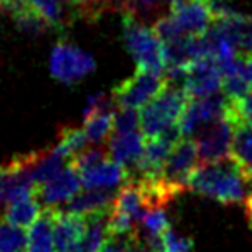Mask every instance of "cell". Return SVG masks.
Instances as JSON below:
<instances>
[{
	"instance_id": "obj_1",
	"label": "cell",
	"mask_w": 252,
	"mask_h": 252,
	"mask_svg": "<svg viewBox=\"0 0 252 252\" xmlns=\"http://www.w3.org/2000/svg\"><path fill=\"white\" fill-rule=\"evenodd\" d=\"M251 180L242 173L233 159L214 162V164H199L190 178V190L199 195L209 197L213 200L230 206L244 204L251 189Z\"/></svg>"
},
{
	"instance_id": "obj_2",
	"label": "cell",
	"mask_w": 252,
	"mask_h": 252,
	"mask_svg": "<svg viewBox=\"0 0 252 252\" xmlns=\"http://www.w3.org/2000/svg\"><path fill=\"white\" fill-rule=\"evenodd\" d=\"M189 100V95L183 88L166 83L158 97L152 98L144 109H140V130L144 137L147 140L158 138L166 130L180 125Z\"/></svg>"
},
{
	"instance_id": "obj_3",
	"label": "cell",
	"mask_w": 252,
	"mask_h": 252,
	"mask_svg": "<svg viewBox=\"0 0 252 252\" xmlns=\"http://www.w3.org/2000/svg\"><path fill=\"white\" fill-rule=\"evenodd\" d=\"M123 40H125L126 50L137 63V69L164 74V47H162L161 40L156 36V33L152 32V28L137 21L131 16H125Z\"/></svg>"
},
{
	"instance_id": "obj_4",
	"label": "cell",
	"mask_w": 252,
	"mask_h": 252,
	"mask_svg": "<svg viewBox=\"0 0 252 252\" xmlns=\"http://www.w3.org/2000/svg\"><path fill=\"white\" fill-rule=\"evenodd\" d=\"M52 30H66L78 19H95L105 11L102 0H25Z\"/></svg>"
},
{
	"instance_id": "obj_5",
	"label": "cell",
	"mask_w": 252,
	"mask_h": 252,
	"mask_svg": "<svg viewBox=\"0 0 252 252\" xmlns=\"http://www.w3.org/2000/svg\"><path fill=\"white\" fill-rule=\"evenodd\" d=\"M230 105L231 100L224 95V92L206 98H190L180 119V130H182L183 138L195 140L207 128L226 118Z\"/></svg>"
},
{
	"instance_id": "obj_6",
	"label": "cell",
	"mask_w": 252,
	"mask_h": 252,
	"mask_svg": "<svg viewBox=\"0 0 252 252\" xmlns=\"http://www.w3.org/2000/svg\"><path fill=\"white\" fill-rule=\"evenodd\" d=\"M164 74L137 69V73L128 80L121 81L112 88V100L119 109H144L152 98L164 88Z\"/></svg>"
},
{
	"instance_id": "obj_7",
	"label": "cell",
	"mask_w": 252,
	"mask_h": 252,
	"mask_svg": "<svg viewBox=\"0 0 252 252\" xmlns=\"http://www.w3.org/2000/svg\"><path fill=\"white\" fill-rule=\"evenodd\" d=\"M50 73L64 85H74L95 71V59L74 43L59 42L50 52Z\"/></svg>"
},
{
	"instance_id": "obj_8",
	"label": "cell",
	"mask_w": 252,
	"mask_h": 252,
	"mask_svg": "<svg viewBox=\"0 0 252 252\" xmlns=\"http://www.w3.org/2000/svg\"><path fill=\"white\" fill-rule=\"evenodd\" d=\"M233 135L235 123L228 116L207 128L204 133H200L193 140L199 152V164H214V162L231 159Z\"/></svg>"
},
{
	"instance_id": "obj_9",
	"label": "cell",
	"mask_w": 252,
	"mask_h": 252,
	"mask_svg": "<svg viewBox=\"0 0 252 252\" xmlns=\"http://www.w3.org/2000/svg\"><path fill=\"white\" fill-rule=\"evenodd\" d=\"M197 166H199V152H197L195 142L183 138L182 142L176 144V147L169 154L161 176L169 185L183 193L190 190L189 183Z\"/></svg>"
},
{
	"instance_id": "obj_10",
	"label": "cell",
	"mask_w": 252,
	"mask_h": 252,
	"mask_svg": "<svg viewBox=\"0 0 252 252\" xmlns=\"http://www.w3.org/2000/svg\"><path fill=\"white\" fill-rule=\"evenodd\" d=\"M189 98H206L223 92V74L213 59H204L187 67L183 87Z\"/></svg>"
},
{
	"instance_id": "obj_11",
	"label": "cell",
	"mask_w": 252,
	"mask_h": 252,
	"mask_svg": "<svg viewBox=\"0 0 252 252\" xmlns=\"http://www.w3.org/2000/svg\"><path fill=\"white\" fill-rule=\"evenodd\" d=\"M169 16L185 35H204L214 21L206 0H176L169 5Z\"/></svg>"
},
{
	"instance_id": "obj_12",
	"label": "cell",
	"mask_w": 252,
	"mask_h": 252,
	"mask_svg": "<svg viewBox=\"0 0 252 252\" xmlns=\"http://www.w3.org/2000/svg\"><path fill=\"white\" fill-rule=\"evenodd\" d=\"M81 187L83 185H81L80 175L73 166L67 164V168L61 175H57L56 178L50 180L45 185L36 187L35 195L43 206V209L45 207H56L57 204H67L71 199H74L81 192Z\"/></svg>"
},
{
	"instance_id": "obj_13",
	"label": "cell",
	"mask_w": 252,
	"mask_h": 252,
	"mask_svg": "<svg viewBox=\"0 0 252 252\" xmlns=\"http://www.w3.org/2000/svg\"><path fill=\"white\" fill-rule=\"evenodd\" d=\"M85 218L54 207V247L56 252H73L85 235Z\"/></svg>"
},
{
	"instance_id": "obj_14",
	"label": "cell",
	"mask_w": 252,
	"mask_h": 252,
	"mask_svg": "<svg viewBox=\"0 0 252 252\" xmlns=\"http://www.w3.org/2000/svg\"><path fill=\"white\" fill-rule=\"evenodd\" d=\"M145 142L147 138L140 130L125 135L112 133L107 140V154L111 156L112 161L121 164L126 171H131L144 156Z\"/></svg>"
},
{
	"instance_id": "obj_15",
	"label": "cell",
	"mask_w": 252,
	"mask_h": 252,
	"mask_svg": "<svg viewBox=\"0 0 252 252\" xmlns=\"http://www.w3.org/2000/svg\"><path fill=\"white\" fill-rule=\"evenodd\" d=\"M78 175H80L81 185L87 190H114L125 185L130 176L121 164L114 162L112 159H105L104 162Z\"/></svg>"
},
{
	"instance_id": "obj_16",
	"label": "cell",
	"mask_w": 252,
	"mask_h": 252,
	"mask_svg": "<svg viewBox=\"0 0 252 252\" xmlns=\"http://www.w3.org/2000/svg\"><path fill=\"white\" fill-rule=\"evenodd\" d=\"M116 199L114 190H87L78 193L74 199H71L63 211L76 216H88V214L98 213V211H107L112 207Z\"/></svg>"
},
{
	"instance_id": "obj_17",
	"label": "cell",
	"mask_w": 252,
	"mask_h": 252,
	"mask_svg": "<svg viewBox=\"0 0 252 252\" xmlns=\"http://www.w3.org/2000/svg\"><path fill=\"white\" fill-rule=\"evenodd\" d=\"M112 213L128 218V220H131L138 226V223H140V220L144 218V214L147 213V206H145L144 195H142L137 183L128 180V182L118 190L114 204H112Z\"/></svg>"
},
{
	"instance_id": "obj_18",
	"label": "cell",
	"mask_w": 252,
	"mask_h": 252,
	"mask_svg": "<svg viewBox=\"0 0 252 252\" xmlns=\"http://www.w3.org/2000/svg\"><path fill=\"white\" fill-rule=\"evenodd\" d=\"M42 213L43 206L36 199V195H32L9 204L4 209V220L11 226L19 228V230H28L40 220Z\"/></svg>"
},
{
	"instance_id": "obj_19",
	"label": "cell",
	"mask_w": 252,
	"mask_h": 252,
	"mask_svg": "<svg viewBox=\"0 0 252 252\" xmlns=\"http://www.w3.org/2000/svg\"><path fill=\"white\" fill-rule=\"evenodd\" d=\"M66 162L67 159L56 147L40 152L38 159H36L35 166L32 169V180L35 183V187L45 185L50 180L56 178L57 175H61L67 168Z\"/></svg>"
},
{
	"instance_id": "obj_20",
	"label": "cell",
	"mask_w": 252,
	"mask_h": 252,
	"mask_svg": "<svg viewBox=\"0 0 252 252\" xmlns=\"http://www.w3.org/2000/svg\"><path fill=\"white\" fill-rule=\"evenodd\" d=\"M231 159L252 182V125L238 123L235 126Z\"/></svg>"
},
{
	"instance_id": "obj_21",
	"label": "cell",
	"mask_w": 252,
	"mask_h": 252,
	"mask_svg": "<svg viewBox=\"0 0 252 252\" xmlns=\"http://www.w3.org/2000/svg\"><path fill=\"white\" fill-rule=\"evenodd\" d=\"M114 116L116 107L102 109V111L83 116V131L88 142H94V144L107 142L114 130Z\"/></svg>"
},
{
	"instance_id": "obj_22",
	"label": "cell",
	"mask_w": 252,
	"mask_h": 252,
	"mask_svg": "<svg viewBox=\"0 0 252 252\" xmlns=\"http://www.w3.org/2000/svg\"><path fill=\"white\" fill-rule=\"evenodd\" d=\"M88 138L85 135L83 128H76V126H63L59 131V142L54 147L67 159H74L80 156L81 152L87 151Z\"/></svg>"
},
{
	"instance_id": "obj_23",
	"label": "cell",
	"mask_w": 252,
	"mask_h": 252,
	"mask_svg": "<svg viewBox=\"0 0 252 252\" xmlns=\"http://www.w3.org/2000/svg\"><path fill=\"white\" fill-rule=\"evenodd\" d=\"M28 233L7 223H0V252H26Z\"/></svg>"
},
{
	"instance_id": "obj_24",
	"label": "cell",
	"mask_w": 252,
	"mask_h": 252,
	"mask_svg": "<svg viewBox=\"0 0 252 252\" xmlns=\"http://www.w3.org/2000/svg\"><path fill=\"white\" fill-rule=\"evenodd\" d=\"M138 130H140V112L135 109H118L116 111L112 133L125 135Z\"/></svg>"
},
{
	"instance_id": "obj_25",
	"label": "cell",
	"mask_w": 252,
	"mask_h": 252,
	"mask_svg": "<svg viewBox=\"0 0 252 252\" xmlns=\"http://www.w3.org/2000/svg\"><path fill=\"white\" fill-rule=\"evenodd\" d=\"M152 32H154L156 36L161 40L162 45L175 42V40L182 38V36L185 35V33L180 30V26L175 23V19H173L169 14L162 16V18H159L156 23H152Z\"/></svg>"
},
{
	"instance_id": "obj_26",
	"label": "cell",
	"mask_w": 252,
	"mask_h": 252,
	"mask_svg": "<svg viewBox=\"0 0 252 252\" xmlns=\"http://www.w3.org/2000/svg\"><path fill=\"white\" fill-rule=\"evenodd\" d=\"M166 252H192L193 242L190 237L176 233L175 230H168L162 237Z\"/></svg>"
},
{
	"instance_id": "obj_27",
	"label": "cell",
	"mask_w": 252,
	"mask_h": 252,
	"mask_svg": "<svg viewBox=\"0 0 252 252\" xmlns=\"http://www.w3.org/2000/svg\"><path fill=\"white\" fill-rule=\"evenodd\" d=\"M235 112H237L238 123L252 125V90L242 100L235 102Z\"/></svg>"
},
{
	"instance_id": "obj_28",
	"label": "cell",
	"mask_w": 252,
	"mask_h": 252,
	"mask_svg": "<svg viewBox=\"0 0 252 252\" xmlns=\"http://www.w3.org/2000/svg\"><path fill=\"white\" fill-rule=\"evenodd\" d=\"M126 245H128V240H112V238H109V242L104 245L100 252H126Z\"/></svg>"
},
{
	"instance_id": "obj_29",
	"label": "cell",
	"mask_w": 252,
	"mask_h": 252,
	"mask_svg": "<svg viewBox=\"0 0 252 252\" xmlns=\"http://www.w3.org/2000/svg\"><path fill=\"white\" fill-rule=\"evenodd\" d=\"M244 209H245V218H247L249 226L252 228V193L251 192H249L247 199H245V202H244Z\"/></svg>"
},
{
	"instance_id": "obj_30",
	"label": "cell",
	"mask_w": 252,
	"mask_h": 252,
	"mask_svg": "<svg viewBox=\"0 0 252 252\" xmlns=\"http://www.w3.org/2000/svg\"><path fill=\"white\" fill-rule=\"evenodd\" d=\"M166 2H168V4H169V5H171V4H173V2H176V0H166Z\"/></svg>"
}]
</instances>
